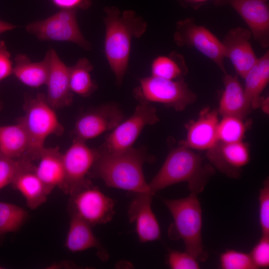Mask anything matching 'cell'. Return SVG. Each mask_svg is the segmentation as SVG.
I'll list each match as a JSON object with an SVG mask.
<instances>
[{
  "instance_id": "obj_1",
  "label": "cell",
  "mask_w": 269,
  "mask_h": 269,
  "mask_svg": "<svg viewBox=\"0 0 269 269\" xmlns=\"http://www.w3.org/2000/svg\"><path fill=\"white\" fill-rule=\"evenodd\" d=\"M104 12V51L116 84L120 86L128 69L132 40L143 34L147 23L133 10L121 13L116 6H107Z\"/></svg>"
},
{
  "instance_id": "obj_2",
  "label": "cell",
  "mask_w": 269,
  "mask_h": 269,
  "mask_svg": "<svg viewBox=\"0 0 269 269\" xmlns=\"http://www.w3.org/2000/svg\"><path fill=\"white\" fill-rule=\"evenodd\" d=\"M99 155L89 175L102 179L110 187L135 193H149L143 165L148 159L142 148L132 147L126 150L110 152L100 147Z\"/></svg>"
},
{
  "instance_id": "obj_3",
  "label": "cell",
  "mask_w": 269,
  "mask_h": 269,
  "mask_svg": "<svg viewBox=\"0 0 269 269\" xmlns=\"http://www.w3.org/2000/svg\"><path fill=\"white\" fill-rule=\"evenodd\" d=\"M214 168L204 163L203 158L191 149L181 145L171 150L161 168L148 183L153 194L175 184L186 182L190 192H202Z\"/></svg>"
},
{
  "instance_id": "obj_4",
  "label": "cell",
  "mask_w": 269,
  "mask_h": 269,
  "mask_svg": "<svg viewBox=\"0 0 269 269\" xmlns=\"http://www.w3.org/2000/svg\"><path fill=\"white\" fill-rule=\"evenodd\" d=\"M197 194L190 192L187 197L177 199L162 198L170 212L173 223L169 228L171 239L183 241L185 251L198 261L208 258L202 238V212Z\"/></svg>"
},
{
  "instance_id": "obj_5",
  "label": "cell",
  "mask_w": 269,
  "mask_h": 269,
  "mask_svg": "<svg viewBox=\"0 0 269 269\" xmlns=\"http://www.w3.org/2000/svg\"><path fill=\"white\" fill-rule=\"evenodd\" d=\"M24 111V116L18 120L24 125L29 137L25 158L32 162L38 159L47 137L52 134L61 135L64 128L43 94L27 98Z\"/></svg>"
},
{
  "instance_id": "obj_6",
  "label": "cell",
  "mask_w": 269,
  "mask_h": 269,
  "mask_svg": "<svg viewBox=\"0 0 269 269\" xmlns=\"http://www.w3.org/2000/svg\"><path fill=\"white\" fill-rule=\"evenodd\" d=\"M139 81V84L134 91L139 102L160 103L182 111L196 101V94L183 78L169 80L151 75Z\"/></svg>"
},
{
  "instance_id": "obj_7",
  "label": "cell",
  "mask_w": 269,
  "mask_h": 269,
  "mask_svg": "<svg viewBox=\"0 0 269 269\" xmlns=\"http://www.w3.org/2000/svg\"><path fill=\"white\" fill-rule=\"evenodd\" d=\"M75 9H60L46 19L29 23L27 31L40 40L71 42L85 50L91 45L83 36L79 28Z\"/></svg>"
},
{
  "instance_id": "obj_8",
  "label": "cell",
  "mask_w": 269,
  "mask_h": 269,
  "mask_svg": "<svg viewBox=\"0 0 269 269\" xmlns=\"http://www.w3.org/2000/svg\"><path fill=\"white\" fill-rule=\"evenodd\" d=\"M158 121L154 107L149 103L139 102L132 115L111 131L100 148L110 152L129 149L133 147L145 126L155 124Z\"/></svg>"
},
{
  "instance_id": "obj_9",
  "label": "cell",
  "mask_w": 269,
  "mask_h": 269,
  "mask_svg": "<svg viewBox=\"0 0 269 269\" xmlns=\"http://www.w3.org/2000/svg\"><path fill=\"white\" fill-rule=\"evenodd\" d=\"M173 34L178 46L192 47L214 62L226 74L224 65V47L221 41L205 27L198 25L192 18L178 21Z\"/></svg>"
},
{
  "instance_id": "obj_10",
  "label": "cell",
  "mask_w": 269,
  "mask_h": 269,
  "mask_svg": "<svg viewBox=\"0 0 269 269\" xmlns=\"http://www.w3.org/2000/svg\"><path fill=\"white\" fill-rule=\"evenodd\" d=\"M99 149L92 148L86 141L74 138L72 143L63 154L65 183L63 191L72 195L92 184L87 177L99 155Z\"/></svg>"
},
{
  "instance_id": "obj_11",
  "label": "cell",
  "mask_w": 269,
  "mask_h": 269,
  "mask_svg": "<svg viewBox=\"0 0 269 269\" xmlns=\"http://www.w3.org/2000/svg\"><path fill=\"white\" fill-rule=\"evenodd\" d=\"M113 200L92 184L71 196L70 213L82 218L91 226L109 222L115 214Z\"/></svg>"
},
{
  "instance_id": "obj_12",
  "label": "cell",
  "mask_w": 269,
  "mask_h": 269,
  "mask_svg": "<svg viewBox=\"0 0 269 269\" xmlns=\"http://www.w3.org/2000/svg\"><path fill=\"white\" fill-rule=\"evenodd\" d=\"M124 115L114 104H107L88 111L77 120L73 130L74 138L84 141L111 131L124 120Z\"/></svg>"
},
{
  "instance_id": "obj_13",
  "label": "cell",
  "mask_w": 269,
  "mask_h": 269,
  "mask_svg": "<svg viewBox=\"0 0 269 269\" xmlns=\"http://www.w3.org/2000/svg\"><path fill=\"white\" fill-rule=\"evenodd\" d=\"M217 5L232 7L248 26L255 39L264 48L269 45V7L261 0H215Z\"/></svg>"
},
{
  "instance_id": "obj_14",
  "label": "cell",
  "mask_w": 269,
  "mask_h": 269,
  "mask_svg": "<svg viewBox=\"0 0 269 269\" xmlns=\"http://www.w3.org/2000/svg\"><path fill=\"white\" fill-rule=\"evenodd\" d=\"M252 35L250 30L238 27L230 30L222 41L225 57L243 79L258 59L250 42Z\"/></svg>"
},
{
  "instance_id": "obj_15",
  "label": "cell",
  "mask_w": 269,
  "mask_h": 269,
  "mask_svg": "<svg viewBox=\"0 0 269 269\" xmlns=\"http://www.w3.org/2000/svg\"><path fill=\"white\" fill-rule=\"evenodd\" d=\"M128 208V217L134 223L139 241L141 243L155 241L161 238L158 222L152 210L153 194L135 193Z\"/></svg>"
},
{
  "instance_id": "obj_16",
  "label": "cell",
  "mask_w": 269,
  "mask_h": 269,
  "mask_svg": "<svg viewBox=\"0 0 269 269\" xmlns=\"http://www.w3.org/2000/svg\"><path fill=\"white\" fill-rule=\"evenodd\" d=\"M49 70L46 85L45 96L49 105L53 109L70 106L73 101V93L69 86V67L59 58L52 48L48 51Z\"/></svg>"
},
{
  "instance_id": "obj_17",
  "label": "cell",
  "mask_w": 269,
  "mask_h": 269,
  "mask_svg": "<svg viewBox=\"0 0 269 269\" xmlns=\"http://www.w3.org/2000/svg\"><path fill=\"white\" fill-rule=\"evenodd\" d=\"M207 156L216 168L232 178L240 177L242 168L250 159L249 148L242 141L234 143L218 141L208 150Z\"/></svg>"
},
{
  "instance_id": "obj_18",
  "label": "cell",
  "mask_w": 269,
  "mask_h": 269,
  "mask_svg": "<svg viewBox=\"0 0 269 269\" xmlns=\"http://www.w3.org/2000/svg\"><path fill=\"white\" fill-rule=\"evenodd\" d=\"M218 112L204 110L198 119L188 127L182 145L190 149L209 150L218 141L217 130L219 121Z\"/></svg>"
},
{
  "instance_id": "obj_19",
  "label": "cell",
  "mask_w": 269,
  "mask_h": 269,
  "mask_svg": "<svg viewBox=\"0 0 269 269\" xmlns=\"http://www.w3.org/2000/svg\"><path fill=\"white\" fill-rule=\"evenodd\" d=\"M35 171L50 194L55 187L63 190L65 170L63 154L58 146L42 150Z\"/></svg>"
},
{
  "instance_id": "obj_20",
  "label": "cell",
  "mask_w": 269,
  "mask_h": 269,
  "mask_svg": "<svg viewBox=\"0 0 269 269\" xmlns=\"http://www.w3.org/2000/svg\"><path fill=\"white\" fill-rule=\"evenodd\" d=\"M11 184L23 196L27 206L31 209H36L45 203L49 194L36 174L35 165L32 162L18 172Z\"/></svg>"
},
{
  "instance_id": "obj_21",
  "label": "cell",
  "mask_w": 269,
  "mask_h": 269,
  "mask_svg": "<svg viewBox=\"0 0 269 269\" xmlns=\"http://www.w3.org/2000/svg\"><path fill=\"white\" fill-rule=\"evenodd\" d=\"M223 83L224 89L219 103V113L222 117L244 119L252 109L237 77L225 74Z\"/></svg>"
},
{
  "instance_id": "obj_22",
  "label": "cell",
  "mask_w": 269,
  "mask_h": 269,
  "mask_svg": "<svg viewBox=\"0 0 269 269\" xmlns=\"http://www.w3.org/2000/svg\"><path fill=\"white\" fill-rule=\"evenodd\" d=\"M49 70L47 51L43 60L32 62L25 54H18L14 58L13 74L22 83L31 88L46 85Z\"/></svg>"
},
{
  "instance_id": "obj_23",
  "label": "cell",
  "mask_w": 269,
  "mask_h": 269,
  "mask_svg": "<svg viewBox=\"0 0 269 269\" xmlns=\"http://www.w3.org/2000/svg\"><path fill=\"white\" fill-rule=\"evenodd\" d=\"M244 93L252 109L260 106V95L269 81V52L267 51L249 71L244 78Z\"/></svg>"
},
{
  "instance_id": "obj_24",
  "label": "cell",
  "mask_w": 269,
  "mask_h": 269,
  "mask_svg": "<svg viewBox=\"0 0 269 269\" xmlns=\"http://www.w3.org/2000/svg\"><path fill=\"white\" fill-rule=\"evenodd\" d=\"M70 214L69 227L65 242L66 249L76 253L96 248L100 253L104 252L92 230V226L75 214Z\"/></svg>"
},
{
  "instance_id": "obj_25",
  "label": "cell",
  "mask_w": 269,
  "mask_h": 269,
  "mask_svg": "<svg viewBox=\"0 0 269 269\" xmlns=\"http://www.w3.org/2000/svg\"><path fill=\"white\" fill-rule=\"evenodd\" d=\"M28 146V135L20 121L0 127V151L3 154L14 159L25 158Z\"/></svg>"
},
{
  "instance_id": "obj_26",
  "label": "cell",
  "mask_w": 269,
  "mask_h": 269,
  "mask_svg": "<svg viewBox=\"0 0 269 269\" xmlns=\"http://www.w3.org/2000/svg\"><path fill=\"white\" fill-rule=\"evenodd\" d=\"M187 72L183 56L175 51L156 57L151 65V76L169 80L183 78Z\"/></svg>"
},
{
  "instance_id": "obj_27",
  "label": "cell",
  "mask_w": 269,
  "mask_h": 269,
  "mask_svg": "<svg viewBox=\"0 0 269 269\" xmlns=\"http://www.w3.org/2000/svg\"><path fill=\"white\" fill-rule=\"evenodd\" d=\"M93 69V65L86 58L80 59L70 67L69 86L72 93L87 97L96 90L97 85L91 75Z\"/></svg>"
},
{
  "instance_id": "obj_28",
  "label": "cell",
  "mask_w": 269,
  "mask_h": 269,
  "mask_svg": "<svg viewBox=\"0 0 269 269\" xmlns=\"http://www.w3.org/2000/svg\"><path fill=\"white\" fill-rule=\"evenodd\" d=\"M28 218L27 212L22 207L0 201V242L6 234L19 230Z\"/></svg>"
},
{
  "instance_id": "obj_29",
  "label": "cell",
  "mask_w": 269,
  "mask_h": 269,
  "mask_svg": "<svg viewBox=\"0 0 269 269\" xmlns=\"http://www.w3.org/2000/svg\"><path fill=\"white\" fill-rule=\"evenodd\" d=\"M243 120L233 116L223 117L218 126V141L234 143L242 141L246 131Z\"/></svg>"
},
{
  "instance_id": "obj_30",
  "label": "cell",
  "mask_w": 269,
  "mask_h": 269,
  "mask_svg": "<svg viewBox=\"0 0 269 269\" xmlns=\"http://www.w3.org/2000/svg\"><path fill=\"white\" fill-rule=\"evenodd\" d=\"M27 158L14 159L0 151V190L11 184L18 172L29 162Z\"/></svg>"
},
{
  "instance_id": "obj_31",
  "label": "cell",
  "mask_w": 269,
  "mask_h": 269,
  "mask_svg": "<svg viewBox=\"0 0 269 269\" xmlns=\"http://www.w3.org/2000/svg\"><path fill=\"white\" fill-rule=\"evenodd\" d=\"M223 269H256L249 254L234 250H227L220 257Z\"/></svg>"
},
{
  "instance_id": "obj_32",
  "label": "cell",
  "mask_w": 269,
  "mask_h": 269,
  "mask_svg": "<svg viewBox=\"0 0 269 269\" xmlns=\"http://www.w3.org/2000/svg\"><path fill=\"white\" fill-rule=\"evenodd\" d=\"M259 222L262 236L269 237V182L266 179L259 196Z\"/></svg>"
},
{
  "instance_id": "obj_33",
  "label": "cell",
  "mask_w": 269,
  "mask_h": 269,
  "mask_svg": "<svg viewBox=\"0 0 269 269\" xmlns=\"http://www.w3.org/2000/svg\"><path fill=\"white\" fill-rule=\"evenodd\" d=\"M198 261L186 251L170 250L167 257L168 264L172 269H198Z\"/></svg>"
},
{
  "instance_id": "obj_34",
  "label": "cell",
  "mask_w": 269,
  "mask_h": 269,
  "mask_svg": "<svg viewBox=\"0 0 269 269\" xmlns=\"http://www.w3.org/2000/svg\"><path fill=\"white\" fill-rule=\"evenodd\" d=\"M249 254L256 269L269 268V237L262 236Z\"/></svg>"
},
{
  "instance_id": "obj_35",
  "label": "cell",
  "mask_w": 269,
  "mask_h": 269,
  "mask_svg": "<svg viewBox=\"0 0 269 269\" xmlns=\"http://www.w3.org/2000/svg\"><path fill=\"white\" fill-rule=\"evenodd\" d=\"M10 54L5 42L0 40V82L13 74Z\"/></svg>"
},
{
  "instance_id": "obj_36",
  "label": "cell",
  "mask_w": 269,
  "mask_h": 269,
  "mask_svg": "<svg viewBox=\"0 0 269 269\" xmlns=\"http://www.w3.org/2000/svg\"><path fill=\"white\" fill-rule=\"evenodd\" d=\"M53 4L61 9H87L91 0H51Z\"/></svg>"
},
{
  "instance_id": "obj_37",
  "label": "cell",
  "mask_w": 269,
  "mask_h": 269,
  "mask_svg": "<svg viewBox=\"0 0 269 269\" xmlns=\"http://www.w3.org/2000/svg\"><path fill=\"white\" fill-rule=\"evenodd\" d=\"M16 27V25L0 19V34L12 30Z\"/></svg>"
},
{
  "instance_id": "obj_38",
  "label": "cell",
  "mask_w": 269,
  "mask_h": 269,
  "mask_svg": "<svg viewBox=\"0 0 269 269\" xmlns=\"http://www.w3.org/2000/svg\"><path fill=\"white\" fill-rule=\"evenodd\" d=\"M187 2L190 4L193 8H198L201 5L208 0H185Z\"/></svg>"
},
{
  "instance_id": "obj_39",
  "label": "cell",
  "mask_w": 269,
  "mask_h": 269,
  "mask_svg": "<svg viewBox=\"0 0 269 269\" xmlns=\"http://www.w3.org/2000/svg\"><path fill=\"white\" fill-rule=\"evenodd\" d=\"M1 102L0 101V110L1 109Z\"/></svg>"
},
{
  "instance_id": "obj_40",
  "label": "cell",
  "mask_w": 269,
  "mask_h": 269,
  "mask_svg": "<svg viewBox=\"0 0 269 269\" xmlns=\"http://www.w3.org/2000/svg\"><path fill=\"white\" fill-rule=\"evenodd\" d=\"M261 0L265 1H268V0Z\"/></svg>"
},
{
  "instance_id": "obj_41",
  "label": "cell",
  "mask_w": 269,
  "mask_h": 269,
  "mask_svg": "<svg viewBox=\"0 0 269 269\" xmlns=\"http://www.w3.org/2000/svg\"><path fill=\"white\" fill-rule=\"evenodd\" d=\"M2 268L0 266V269H1Z\"/></svg>"
}]
</instances>
